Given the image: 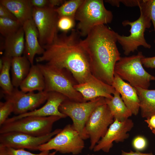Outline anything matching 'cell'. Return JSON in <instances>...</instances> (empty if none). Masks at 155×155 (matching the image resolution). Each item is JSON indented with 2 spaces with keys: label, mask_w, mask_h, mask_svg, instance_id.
Returning <instances> with one entry per match:
<instances>
[{
  "label": "cell",
  "mask_w": 155,
  "mask_h": 155,
  "mask_svg": "<svg viewBox=\"0 0 155 155\" xmlns=\"http://www.w3.org/2000/svg\"><path fill=\"white\" fill-rule=\"evenodd\" d=\"M67 33L58 34L52 43L43 46L44 51L36 61L66 69L77 84H82L92 75L89 57L77 29H72L68 34Z\"/></svg>",
  "instance_id": "1"
},
{
  "label": "cell",
  "mask_w": 155,
  "mask_h": 155,
  "mask_svg": "<svg viewBox=\"0 0 155 155\" xmlns=\"http://www.w3.org/2000/svg\"><path fill=\"white\" fill-rule=\"evenodd\" d=\"M115 33L105 25H100L81 40L89 57L92 74L110 85L114 79L115 65L121 58Z\"/></svg>",
  "instance_id": "2"
},
{
  "label": "cell",
  "mask_w": 155,
  "mask_h": 155,
  "mask_svg": "<svg viewBox=\"0 0 155 155\" xmlns=\"http://www.w3.org/2000/svg\"><path fill=\"white\" fill-rule=\"evenodd\" d=\"M37 65L44 78V91L60 93L71 101L85 102L82 94L74 88V85L77 83L75 82L74 78L70 75L71 73L69 71L46 64Z\"/></svg>",
  "instance_id": "3"
},
{
  "label": "cell",
  "mask_w": 155,
  "mask_h": 155,
  "mask_svg": "<svg viewBox=\"0 0 155 155\" xmlns=\"http://www.w3.org/2000/svg\"><path fill=\"white\" fill-rule=\"evenodd\" d=\"M113 17L103 0H84L75 15V20L78 21L76 29L81 36L86 37L95 26L111 23Z\"/></svg>",
  "instance_id": "4"
},
{
  "label": "cell",
  "mask_w": 155,
  "mask_h": 155,
  "mask_svg": "<svg viewBox=\"0 0 155 155\" xmlns=\"http://www.w3.org/2000/svg\"><path fill=\"white\" fill-rule=\"evenodd\" d=\"M144 57L139 51L136 55L121 57L115 65L114 73L134 87L148 89L150 81H155V76L144 69L141 60Z\"/></svg>",
  "instance_id": "5"
},
{
  "label": "cell",
  "mask_w": 155,
  "mask_h": 155,
  "mask_svg": "<svg viewBox=\"0 0 155 155\" xmlns=\"http://www.w3.org/2000/svg\"><path fill=\"white\" fill-rule=\"evenodd\" d=\"M62 118L58 116H30L12 121L6 120L0 128V134L18 132L33 136H44L52 131L54 123Z\"/></svg>",
  "instance_id": "6"
},
{
  "label": "cell",
  "mask_w": 155,
  "mask_h": 155,
  "mask_svg": "<svg viewBox=\"0 0 155 155\" xmlns=\"http://www.w3.org/2000/svg\"><path fill=\"white\" fill-rule=\"evenodd\" d=\"M140 11V16L136 20L132 22L125 20L122 22L124 26L127 25L130 26V35H121L115 33L117 41L121 46L124 53L126 55L137 51L140 46L148 49L151 48L150 44L147 42L145 39L144 32L146 29L150 27L151 21L143 11Z\"/></svg>",
  "instance_id": "7"
},
{
  "label": "cell",
  "mask_w": 155,
  "mask_h": 155,
  "mask_svg": "<svg viewBox=\"0 0 155 155\" xmlns=\"http://www.w3.org/2000/svg\"><path fill=\"white\" fill-rule=\"evenodd\" d=\"M105 100L104 97H99L89 101L79 102L68 99L61 104L59 110L71 118L74 128L82 138L86 140L89 138L85 131L86 123L95 108Z\"/></svg>",
  "instance_id": "8"
},
{
  "label": "cell",
  "mask_w": 155,
  "mask_h": 155,
  "mask_svg": "<svg viewBox=\"0 0 155 155\" xmlns=\"http://www.w3.org/2000/svg\"><path fill=\"white\" fill-rule=\"evenodd\" d=\"M84 147V140L72 125L68 124L54 137L40 145L38 150H54L62 154L75 155L81 153Z\"/></svg>",
  "instance_id": "9"
},
{
  "label": "cell",
  "mask_w": 155,
  "mask_h": 155,
  "mask_svg": "<svg viewBox=\"0 0 155 155\" xmlns=\"http://www.w3.org/2000/svg\"><path fill=\"white\" fill-rule=\"evenodd\" d=\"M114 120L105 100L94 109L88 120L85 128V133L90 140V150H93L105 135L108 127Z\"/></svg>",
  "instance_id": "10"
},
{
  "label": "cell",
  "mask_w": 155,
  "mask_h": 155,
  "mask_svg": "<svg viewBox=\"0 0 155 155\" xmlns=\"http://www.w3.org/2000/svg\"><path fill=\"white\" fill-rule=\"evenodd\" d=\"M55 8L33 7L32 19L39 34V40L43 47L52 43L58 34V15Z\"/></svg>",
  "instance_id": "11"
},
{
  "label": "cell",
  "mask_w": 155,
  "mask_h": 155,
  "mask_svg": "<svg viewBox=\"0 0 155 155\" xmlns=\"http://www.w3.org/2000/svg\"><path fill=\"white\" fill-rule=\"evenodd\" d=\"M61 129H57L48 134L40 137L34 136L18 132L1 133L0 134V146L16 149L38 150L40 145L47 142Z\"/></svg>",
  "instance_id": "12"
},
{
  "label": "cell",
  "mask_w": 155,
  "mask_h": 155,
  "mask_svg": "<svg viewBox=\"0 0 155 155\" xmlns=\"http://www.w3.org/2000/svg\"><path fill=\"white\" fill-rule=\"evenodd\" d=\"M48 92L45 91L25 92L14 88L9 94H4L6 100L11 102L14 108L13 113L17 115L35 110L46 101Z\"/></svg>",
  "instance_id": "13"
},
{
  "label": "cell",
  "mask_w": 155,
  "mask_h": 155,
  "mask_svg": "<svg viewBox=\"0 0 155 155\" xmlns=\"http://www.w3.org/2000/svg\"><path fill=\"white\" fill-rule=\"evenodd\" d=\"M133 126V121L129 118L122 121L114 119L105 135L94 147L93 151L102 150L105 152H109L113 146V142H123L129 138L128 132Z\"/></svg>",
  "instance_id": "14"
},
{
  "label": "cell",
  "mask_w": 155,
  "mask_h": 155,
  "mask_svg": "<svg viewBox=\"0 0 155 155\" xmlns=\"http://www.w3.org/2000/svg\"><path fill=\"white\" fill-rule=\"evenodd\" d=\"M74 87L82 94L85 102L99 97L112 99L115 91L112 85L105 83L93 75L85 82L76 84Z\"/></svg>",
  "instance_id": "15"
},
{
  "label": "cell",
  "mask_w": 155,
  "mask_h": 155,
  "mask_svg": "<svg viewBox=\"0 0 155 155\" xmlns=\"http://www.w3.org/2000/svg\"><path fill=\"white\" fill-rule=\"evenodd\" d=\"M68 99L60 93L55 92H48L46 102L42 107L37 109L8 118L7 120L10 121L30 116L45 117L58 116L62 118L67 117L59 110L61 104Z\"/></svg>",
  "instance_id": "16"
},
{
  "label": "cell",
  "mask_w": 155,
  "mask_h": 155,
  "mask_svg": "<svg viewBox=\"0 0 155 155\" xmlns=\"http://www.w3.org/2000/svg\"><path fill=\"white\" fill-rule=\"evenodd\" d=\"M25 36V55L32 65L35 55H42L44 51L39 40V34L32 19L26 21L22 25Z\"/></svg>",
  "instance_id": "17"
},
{
  "label": "cell",
  "mask_w": 155,
  "mask_h": 155,
  "mask_svg": "<svg viewBox=\"0 0 155 155\" xmlns=\"http://www.w3.org/2000/svg\"><path fill=\"white\" fill-rule=\"evenodd\" d=\"M112 86L119 92L124 102L132 115H137L140 109V102L135 88L115 73Z\"/></svg>",
  "instance_id": "18"
},
{
  "label": "cell",
  "mask_w": 155,
  "mask_h": 155,
  "mask_svg": "<svg viewBox=\"0 0 155 155\" xmlns=\"http://www.w3.org/2000/svg\"><path fill=\"white\" fill-rule=\"evenodd\" d=\"M0 3L5 6L22 25L32 18L33 7L30 0H1Z\"/></svg>",
  "instance_id": "19"
},
{
  "label": "cell",
  "mask_w": 155,
  "mask_h": 155,
  "mask_svg": "<svg viewBox=\"0 0 155 155\" xmlns=\"http://www.w3.org/2000/svg\"><path fill=\"white\" fill-rule=\"evenodd\" d=\"M5 37L4 56L11 58L22 56L25 48L24 33L22 26L16 32Z\"/></svg>",
  "instance_id": "20"
},
{
  "label": "cell",
  "mask_w": 155,
  "mask_h": 155,
  "mask_svg": "<svg viewBox=\"0 0 155 155\" xmlns=\"http://www.w3.org/2000/svg\"><path fill=\"white\" fill-rule=\"evenodd\" d=\"M20 90L25 92L44 91L45 82L44 76L39 68L36 65H31L29 72L20 84Z\"/></svg>",
  "instance_id": "21"
},
{
  "label": "cell",
  "mask_w": 155,
  "mask_h": 155,
  "mask_svg": "<svg viewBox=\"0 0 155 155\" xmlns=\"http://www.w3.org/2000/svg\"><path fill=\"white\" fill-rule=\"evenodd\" d=\"M31 65L25 55L12 58L11 69L12 84L18 88L28 75Z\"/></svg>",
  "instance_id": "22"
},
{
  "label": "cell",
  "mask_w": 155,
  "mask_h": 155,
  "mask_svg": "<svg viewBox=\"0 0 155 155\" xmlns=\"http://www.w3.org/2000/svg\"><path fill=\"white\" fill-rule=\"evenodd\" d=\"M135 88L140 100L142 117L147 119L155 115V90Z\"/></svg>",
  "instance_id": "23"
},
{
  "label": "cell",
  "mask_w": 155,
  "mask_h": 155,
  "mask_svg": "<svg viewBox=\"0 0 155 155\" xmlns=\"http://www.w3.org/2000/svg\"><path fill=\"white\" fill-rule=\"evenodd\" d=\"M120 95L115 90L113 98L111 99L105 98V102L114 119L122 121L129 119L132 114L125 105Z\"/></svg>",
  "instance_id": "24"
},
{
  "label": "cell",
  "mask_w": 155,
  "mask_h": 155,
  "mask_svg": "<svg viewBox=\"0 0 155 155\" xmlns=\"http://www.w3.org/2000/svg\"><path fill=\"white\" fill-rule=\"evenodd\" d=\"M2 58L3 65L0 71V86L4 94H9L11 93L14 88L11 81L9 74L12 58L5 56Z\"/></svg>",
  "instance_id": "25"
},
{
  "label": "cell",
  "mask_w": 155,
  "mask_h": 155,
  "mask_svg": "<svg viewBox=\"0 0 155 155\" xmlns=\"http://www.w3.org/2000/svg\"><path fill=\"white\" fill-rule=\"evenodd\" d=\"M84 1V0L65 1L60 6L55 8L59 18L62 16H67L75 19L76 11Z\"/></svg>",
  "instance_id": "26"
},
{
  "label": "cell",
  "mask_w": 155,
  "mask_h": 155,
  "mask_svg": "<svg viewBox=\"0 0 155 155\" xmlns=\"http://www.w3.org/2000/svg\"><path fill=\"white\" fill-rule=\"evenodd\" d=\"M22 26L17 20L0 17V32L5 37L16 32Z\"/></svg>",
  "instance_id": "27"
},
{
  "label": "cell",
  "mask_w": 155,
  "mask_h": 155,
  "mask_svg": "<svg viewBox=\"0 0 155 155\" xmlns=\"http://www.w3.org/2000/svg\"><path fill=\"white\" fill-rule=\"evenodd\" d=\"M138 7L150 19L155 34V0H141Z\"/></svg>",
  "instance_id": "28"
},
{
  "label": "cell",
  "mask_w": 155,
  "mask_h": 155,
  "mask_svg": "<svg viewBox=\"0 0 155 155\" xmlns=\"http://www.w3.org/2000/svg\"><path fill=\"white\" fill-rule=\"evenodd\" d=\"M13 104L9 101L0 102V126L2 125L8 119V117L13 111Z\"/></svg>",
  "instance_id": "29"
},
{
  "label": "cell",
  "mask_w": 155,
  "mask_h": 155,
  "mask_svg": "<svg viewBox=\"0 0 155 155\" xmlns=\"http://www.w3.org/2000/svg\"><path fill=\"white\" fill-rule=\"evenodd\" d=\"M75 19L67 16H62L59 18L57 27L59 30L63 32H67L73 29L75 24Z\"/></svg>",
  "instance_id": "30"
},
{
  "label": "cell",
  "mask_w": 155,
  "mask_h": 155,
  "mask_svg": "<svg viewBox=\"0 0 155 155\" xmlns=\"http://www.w3.org/2000/svg\"><path fill=\"white\" fill-rule=\"evenodd\" d=\"M147 145L146 139L141 135L135 137L132 142L133 147L136 151L140 152L144 150L146 148Z\"/></svg>",
  "instance_id": "31"
},
{
  "label": "cell",
  "mask_w": 155,
  "mask_h": 155,
  "mask_svg": "<svg viewBox=\"0 0 155 155\" xmlns=\"http://www.w3.org/2000/svg\"><path fill=\"white\" fill-rule=\"evenodd\" d=\"M6 148L10 155H48L50 153L49 151H41L39 153L34 154L26 151L23 149H16Z\"/></svg>",
  "instance_id": "32"
},
{
  "label": "cell",
  "mask_w": 155,
  "mask_h": 155,
  "mask_svg": "<svg viewBox=\"0 0 155 155\" xmlns=\"http://www.w3.org/2000/svg\"><path fill=\"white\" fill-rule=\"evenodd\" d=\"M0 17L17 20L13 15L4 5L0 3Z\"/></svg>",
  "instance_id": "33"
},
{
  "label": "cell",
  "mask_w": 155,
  "mask_h": 155,
  "mask_svg": "<svg viewBox=\"0 0 155 155\" xmlns=\"http://www.w3.org/2000/svg\"><path fill=\"white\" fill-rule=\"evenodd\" d=\"M141 61L143 65L148 68H155V56L151 57H144Z\"/></svg>",
  "instance_id": "34"
},
{
  "label": "cell",
  "mask_w": 155,
  "mask_h": 155,
  "mask_svg": "<svg viewBox=\"0 0 155 155\" xmlns=\"http://www.w3.org/2000/svg\"><path fill=\"white\" fill-rule=\"evenodd\" d=\"M30 1L32 7L42 8L48 6L49 5L48 0H30Z\"/></svg>",
  "instance_id": "35"
},
{
  "label": "cell",
  "mask_w": 155,
  "mask_h": 155,
  "mask_svg": "<svg viewBox=\"0 0 155 155\" xmlns=\"http://www.w3.org/2000/svg\"><path fill=\"white\" fill-rule=\"evenodd\" d=\"M145 121L148 124L149 128L152 131L155 129V115L146 119Z\"/></svg>",
  "instance_id": "36"
},
{
  "label": "cell",
  "mask_w": 155,
  "mask_h": 155,
  "mask_svg": "<svg viewBox=\"0 0 155 155\" xmlns=\"http://www.w3.org/2000/svg\"><path fill=\"white\" fill-rule=\"evenodd\" d=\"M140 0H119V1L125 5L128 6L138 7Z\"/></svg>",
  "instance_id": "37"
},
{
  "label": "cell",
  "mask_w": 155,
  "mask_h": 155,
  "mask_svg": "<svg viewBox=\"0 0 155 155\" xmlns=\"http://www.w3.org/2000/svg\"><path fill=\"white\" fill-rule=\"evenodd\" d=\"M121 155H154L152 152L143 153L138 151L133 152L130 150L129 152H125L122 150Z\"/></svg>",
  "instance_id": "38"
},
{
  "label": "cell",
  "mask_w": 155,
  "mask_h": 155,
  "mask_svg": "<svg viewBox=\"0 0 155 155\" xmlns=\"http://www.w3.org/2000/svg\"><path fill=\"white\" fill-rule=\"evenodd\" d=\"M65 0H49L48 6L53 8H55L56 6L62 5Z\"/></svg>",
  "instance_id": "39"
},
{
  "label": "cell",
  "mask_w": 155,
  "mask_h": 155,
  "mask_svg": "<svg viewBox=\"0 0 155 155\" xmlns=\"http://www.w3.org/2000/svg\"><path fill=\"white\" fill-rule=\"evenodd\" d=\"M105 2L108 3L113 6L119 7L120 4L119 0H107L105 1Z\"/></svg>",
  "instance_id": "40"
},
{
  "label": "cell",
  "mask_w": 155,
  "mask_h": 155,
  "mask_svg": "<svg viewBox=\"0 0 155 155\" xmlns=\"http://www.w3.org/2000/svg\"><path fill=\"white\" fill-rule=\"evenodd\" d=\"M0 155H10L6 147L0 146Z\"/></svg>",
  "instance_id": "41"
},
{
  "label": "cell",
  "mask_w": 155,
  "mask_h": 155,
  "mask_svg": "<svg viewBox=\"0 0 155 155\" xmlns=\"http://www.w3.org/2000/svg\"><path fill=\"white\" fill-rule=\"evenodd\" d=\"M3 65V60L2 57L0 59V71L2 70Z\"/></svg>",
  "instance_id": "42"
},
{
  "label": "cell",
  "mask_w": 155,
  "mask_h": 155,
  "mask_svg": "<svg viewBox=\"0 0 155 155\" xmlns=\"http://www.w3.org/2000/svg\"><path fill=\"white\" fill-rule=\"evenodd\" d=\"M57 152L55 151L51 153H50L48 155H55Z\"/></svg>",
  "instance_id": "43"
},
{
  "label": "cell",
  "mask_w": 155,
  "mask_h": 155,
  "mask_svg": "<svg viewBox=\"0 0 155 155\" xmlns=\"http://www.w3.org/2000/svg\"><path fill=\"white\" fill-rule=\"evenodd\" d=\"M152 132L155 135V129L152 131Z\"/></svg>",
  "instance_id": "44"
},
{
  "label": "cell",
  "mask_w": 155,
  "mask_h": 155,
  "mask_svg": "<svg viewBox=\"0 0 155 155\" xmlns=\"http://www.w3.org/2000/svg\"><path fill=\"white\" fill-rule=\"evenodd\" d=\"M87 155H95L93 154H87Z\"/></svg>",
  "instance_id": "45"
},
{
  "label": "cell",
  "mask_w": 155,
  "mask_h": 155,
  "mask_svg": "<svg viewBox=\"0 0 155 155\" xmlns=\"http://www.w3.org/2000/svg\"><path fill=\"white\" fill-rule=\"evenodd\" d=\"M154 42L155 43V39H154Z\"/></svg>",
  "instance_id": "46"
}]
</instances>
